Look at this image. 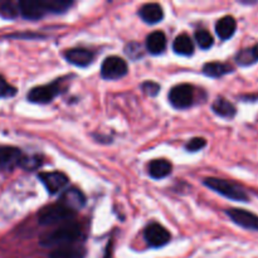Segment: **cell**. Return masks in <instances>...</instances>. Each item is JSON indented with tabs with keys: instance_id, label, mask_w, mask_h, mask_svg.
<instances>
[{
	"instance_id": "cell-1",
	"label": "cell",
	"mask_w": 258,
	"mask_h": 258,
	"mask_svg": "<svg viewBox=\"0 0 258 258\" xmlns=\"http://www.w3.org/2000/svg\"><path fill=\"white\" fill-rule=\"evenodd\" d=\"M82 236L80 226L75 223H67L40 237V244L44 247H64L72 246Z\"/></svg>"
},
{
	"instance_id": "cell-2",
	"label": "cell",
	"mask_w": 258,
	"mask_h": 258,
	"mask_svg": "<svg viewBox=\"0 0 258 258\" xmlns=\"http://www.w3.org/2000/svg\"><path fill=\"white\" fill-rule=\"evenodd\" d=\"M204 184L212 190L217 191L218 194L231 199V201L244 202V203L249 201V196L247 194V191L239 184L233 183V181L219 178H206Z\"/></svg>"
},
{
	"instance_id": "cell-3",
	"label": "cell",
	"mask_w": 258,
	"mask_h": 258,
	"mask_svg": "<svg viewBox=\"0 0 258 258\" xmlns=\"http://www.w3.org/2000/svg\"><path fill=\"white\" fill-rule=\"evenodd\" d=\"M73 217H75V212L63 206L62 203H57L43 208L38 219L43 226H52V224H59L71 221Z\"/></svg>"
},
{
	"instance_id": "cell-4",
	"label": "cell",
	"mask_w": 258,
	"mask_h": 258,
	"mask_svg": "<svg viewBox=\"0 0 258 258\" xmlns=\"http://www.w3.org/2000/svg\"><path fill=\"white\" fill-rule=\"evenodd\" d=\"M127 72L128 68L125 60L116 55L107 57L101 66V76L105 80H120V78L125 77Z\"/></svg>"
},
{
	"instance_id": "cell-5",
	"label": "cell",
	"mask_w": 258,
	"mask_h": 258,
	"mask_svg": "<svg viewBox=\"0 0 258 258\" xmlns=\"http://www.w3.org/2000/svg\"><path fill=\"white\" fill-rule=\"evenodd\" d=\"M169 101L178 110L190 107L194 102L193 86L184 83V85H178L173 87L169 93Z\"/></svg>"
},
{
	"instance_id": "cell-6",
	"label": "cell",
	"mask_w": 258,
	"mask_h": 258,
	"mask_svg": "<svg viewBox=\"0 0 258 258\" xmlns=\"http://www.w3.org/2000/svg\"><path fill=\"white\" fill-rule=\"evenodd\" d=\"M62 92L60 83L58 81L50 83V85L38 86V87L32 88L28 93V100L33 103H48L57 97Z\"/></svg>"
},
{
	"instance_id": "cell-7",
	"label": "cell",
	"mask_w": 258,
	"mask_h": 258,
	"mask_svg": "<svg viewBox=\"0 0 258 258\" xmlns=\"http://www.w3.org/2000/svg\"><path fill=\"white\" fill-rule=\"evenodd\" d=\"M144 237L148 244L153 248H159L165 244L169 243L171 236L166 228L158 223H151L146 227L145 232H144Z\"/></svg>"
},
{
	"instance_id": "cell-8",
	"label": "cell",
	"mask_w": 258,
	"mask_h": 258,
	"mask_svg": "<svg viewBox=\"0 0 258 258\" xmlns=\"http://www.w3.org/2000/svg\"><path fill=\"white\" fill-rule=\"evenodd\" d=\"M227 216L242 228L258 232V216L244 209L232 208L227 211Z\"/></svg>"
},
{
	"instance_id": "cell-9",
	"label": "cell",
	"mask_w": 258,
	"mask_h": 258,
	"mask_svg": "<svg viewBox=\"0 0 258 258\" xmlns=\"http://www.w3.org/2000/svg\"><path fill=\"white\" fill-rule=\"evenodd\" d=\"M40 181L45 186L49 194L59 193L62 189H64L68 184V176L62 171H49V173H40Z\"/></svg>"
},
{
	"instance_id": "cell-10",
	"label": "cell",
	"mask_w": 258,
	"mask_h": 258,
	"mask_svg": "<svg viewBox=\"0 0 258 258\" xmlns=\"http://www.w3.org/2000/svg\"><path fill=\"white\" fill-rule=\"evenodd\" d=\"M22 151L13 146H0V171H8L19 166Z\"/></svg>"
},
{
	"instance_id": "cell-11",
	"label": "cell",
	"mask_w": 258,
	"mask_h": 258,
	"mask_svg": "<svg viewBox=\"0 0 258 258\" xmlns=\"http://www.w3.org/2000/svg\"><path fill=\"white\" fill-rule=\"evenodd\" d=\"M66 59L78 67H87L95 59V53L86 48H73L66 52Z\"/></svg>"
},
{
	"instance_id": "cell-12",
	"label": "cell",
	"mask_w": 258,
	"mask_h": 258,
	"mask_svg": "<svg viewBox=\"0 0 258 258\" xmlns=\"http://www.w3.org/2000/svg\"><path fill=\"white\" fill-rule=\"evenodd\" d=\"M18 9H19L22 17L28 20H38L44 17V14L47 13L42 2H29V0L19 2Z\"/></svg>"
},
{
	"instance_id": "cell-13",
	"label": "cell",
	"mask_w": 258,
	"mask_h": 258,
	"mask_svg": "<svg viewBox=\"0 0 258 258\" xmlns=\"http://www.w3.org/2000/svg\"><path fill=\"white\" fill-rule=\"evenodd\" d=\"M85 202L86 199L85 196L82 194V191L78 190V189L76 188L67 189V190L62 194V197H60V203L73 212L82 208V207L85 206Z\"/></svg>"
},
{
	"instance_id": "cell-14",
	"label": "cell",
	"mask_w": 258,
	"mask_h": 258,
	"mask_svg": "<svg viewBox=\"0 0 258 258\" xmlns=\"http://www.w3.org/2000/svg\"><path fill=\"white\" fill-rule=\"evenodd\" d=\"M139 15H140V18L145 23L155 24V23H159L163 20L164 12L160 5L155 4V3H151V4L143 5L140 8V10H139Z\"/></svg>"
},
{
	"instance_id": "cell-15",
	"label": "cell",
	"mask_w": 258,
	"mask_h": 258,
	"mask_svg": "<svg viewBox=\"0 0 258 258\" xmlns=\"http://www.w3.org/2000/svg\"><path fill=\"white\" fill-rule=\"evenodd\" d=\"M236 29L237 22L231 15L221 18L216 24V32L222 40H227L233 37L234 33H236Z\"/></svg>"
},
{
	"instance_id": "cell-16",
	"label": "cell",
	"mask_w": 258,
	"mask_h": 258,
	"mask_svg": "<svg viewBox=\"0 0 258 258\" xmlns=\"http://www.w3.org/2000/svg\"><path fill=\"white\" fill-rule=\"evenodd\" d=\"M166 48V37L163 32L156 30L146 38V49L151 54H160Z\"/></svg>"
},
{
	"instance_id": "cell-17",
	"label": "cell",
	"mask_w": 258,
	"mask_h": 258,
	"mask_svg": "<svg viewBox=\"0 0 258 258\" xmlns=\"http://www.w3.org/2000/svg\"><path fill=\"white\" fill-rule=\"evenodd\" d=\"M171 170H173V165L170 161L165 160V159H156L149 164V174L154 179L166 178L168 175H170Z\"/></svg>"
},
{
	"instance_id": "cell-18",
	"label": "cell",
	"mask_w": 258,
	"mask_h": 258,
	"mask_svg": "<svg viewBox=\"0 0 258 258\" xmlns=\"http://www.w3.org/2000/svg\"><path fill=\"white\" fill-rule=\"evenodd\" d=\"M212 110L216 115L221 116L223 118H228V120H231L237 115L236 106L223 97H218L214 101L213 105H212Z\"/></svg>"
},
{
	"instance_id": "cell-19",
	"label": "cell",
	"mask_w": 258,
	"mask_h": 258,
	"mask_svg": "<svg viewBox=\"0 0 258 258\" xmlns=\"http://www.w3.org/2000/svg\"><path fill=\"white\" fill-rule=\"evenodd\" d=\"M204 75L208 76L212 78H219L223 76L228 75V73L233 72V67L228 63H222V62H211L204 64L203 67Z\"/></svg>"
},
{
	"instance_id": "cell-20",
	"label": "cell",
	"mask_w": 258,
	"mask_h": 258,
	"mask_svg": "<svg viewBox=\"0 0 258 258\" xmlns=\"http://www.w3.org/2000/svg\"><path fill=\"white\" fill-rule=\"evenodd\" d=\"M236 62L242 67H247V66L254 64L258 62V43L252 45L249 48H244V49L239 50L238 54L236 55Z\"/></svg>"
},
{
	"instance_id": "cell-21",
	"label": "cell",
	"mask_w": 258,
	"mask_h": 258,
	"mask_svg": "<svg viewBox=\"0 0 258 258\" xmlns=\"http://www.w3.org/2000/svg\"><path fill=\"white\" fill-rule=\"evenodd\" d=\"M174 52L180 55H191L194 52V44L190 37L186 34H180L174 39L173 43Z\"/></svg>"
},
{
	"instance_id": "cell-22",
	"label": "cell",
	"mask_w": 258,
	"mask_h": 258,
	"mask_svg": "<svg viewBox=\"0 0 258 258\" xmlns=\"http://www.w3.org/2000/svg\"><path fill=\"white\" fill-rule=\"evenodd\" d=\"M85 248L78 246L59 247L50 253V258H85Z\"/></svg>"
},
{
	"instance_id": "cell-23",
	"label": "cell",
	"mask_w": 258,
	"mask_h": 258,
	"mask_svg": "<svg viewBox=\"0 0 258 258\" xmlns=\"http://www.w3.org/2000/svg\"><path fill=\"white\" fill-rule=\"evenodd\" d=\"M43 3V7H44L45 12L47 13H63L66 10L70 9V7H72V2H67V0H44Z\"/></svg>"
},
{
	"instance_id": "cell-24",
	"label": "cell",
	"mask_w": 258,
	"mask_h": 258,
	"mask_svg": "<svg viewBox=\"0 0 258 258\" xmlns=\"http://www.w3.org/2000/svg\"><path fill=\"white\" fill-rule=\"evenodd\" d=\"M196 40L198 43L199 47L202 49H209V48L213 45L214 40L213 37H212L211 33L206 29H201V30H197L196 32Z\"/></svg>"
},
{
	"instance_id": "cell-25",
	"label": "cell",
	"mask_w": 258,
	"mask_h": 258,
	"mask_svg": "<svg viewBox=\"0 0 258 258\" xmlns=\"http://www.w3.org/2000/svg\"><path fill=\"white\" fill-rule=\"evenodd\" d=\"M40 165H42V158L38 155H34V156L23 155L22 160H20V163H19L20 168L25 169V170H28V171L35 170V169L39 168Z\"/></svg>"
},
{
	"instance_id": "cell-26",
	"label": "cell",
	"mask_w": 258,
	"mask_h": 258,
	"mask_svg": "<svg viewBox=\"0 0 258 258\" xmlns=\"http://www.w3.org/2000/svg\"><path fill=\"white\" fill-rule=\"evenodd\" d=\"M15 95H17V88L13 87L12 85H9L8 81L0 75V97L8 98L13 97V96Z\"/></svg>"
},
{
	"instance_id": "cell-27",
	"label": "cell",
	"mask_w": 258,
	"mask_h": 258,
	"mask_svg": "<svg viewBox=\"0 0 258 258\" xmlns=\"http://www.w3.org/2000/svg\"><path fill=\"white\" fill-rule=\"evenodd\" d=\"M18 12H19V9L13 3H4L0 7V13H2L3 17L8 18V19H12V18L17 17Z\"/></svg>"
},
{
	"instance_id": "cell-28",
	"label": "cell",
	"mask_w": 258,
	"mask_h": 258,
	"mask_svg": "<svg viewBox=\"0 0 258 258\" xmlns=\"http://www.w3.org/2000/svg\"><path fill=\"white\" fill-rule=\"evenodd\" d=\"M206 146H207L206 139H203V138H194V139H191V140L189 141L188 144H186L185 149L188 151H190V153H196V151L202 150V149L206 148Z\"/></svg>"
},
{
	"instance_id": "cell-29",
	"label": "cell",
	"mask_w": 258,
	"mask_h": 258,
	"mask_svg": "<svg viewBox=\"0 0 258 258\" xmlns=\"http://www.w3.org/2000/svg\"><path fill=\"white\" fill-rule=\"evenodd\" d=\"M143 91L146 93L148 96H156L160 91V86L158 85L154 81H146L145 83H143Z\"/></svg>"
},
{
	"instance_id": "cell-30",
	"label": "cell",
	"mask_w": 258,
	"mask_h": 258,
	"mask_svg": "<svg viewBox=\"0 0 258 258\" xmlns=\"http://www.w3.org/2000/svg\"><path fill=\"white\" fill-rule=\"evenodd\" d=\"M126 53H127L130 57L138 58L141 55V45L138 43H131L126 47Z\"/></svg>"
},
{
	"instance_id": "cell-31",
	"label": "cell",
	"mask_w": 258,
	"mask_h": 258,
	"mask_svg": "<svg viewBox=\"0 0 258 258\" xmlns=\"http://www.w3.org/2000/svg\"><path fill=\"white\" fill-rule=\"evenodd\" d=\"M103 258H112V243H111V242L107 244V248H106Z\"/></svg>"
}]
</instances>
